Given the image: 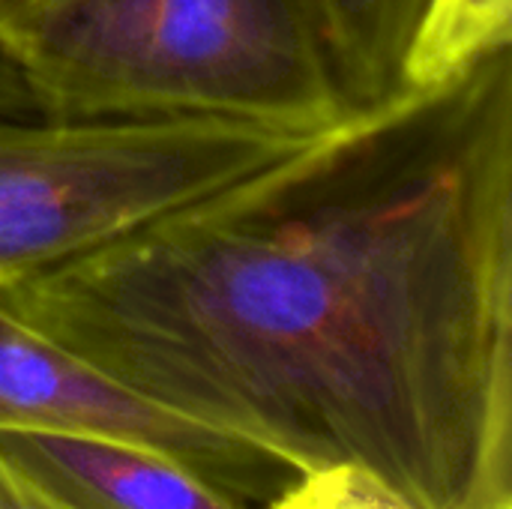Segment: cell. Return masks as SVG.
Wrapping results in <instances>:
<instances>
[{
    "label": "cell",
    "instance_id": "obj_5",
    "mask_svg": "<svg viewBox=\"0 0 512 509\" xmlns=\"http://www.w3.org/2000/svg\"><path fill=\"white\" fill-rule=\"evenodd\" d=\"M0 459L60 509H246L180 462L120 438L0 429Z\"/></svg>",
    "mask_w": 512,
    "mask_h": 509
},
{
    "label": "cell",
    "instance_id": "obj_4",
    "mask_svg": "<svg viewBox=\"0 0 512 509\" xmlns=\"http://www.w3.org/2000/svg\"><path fill=\"white\" fill-rule=\"evenodd\" d=\"M0 429H57L156 450L222 495L267 504L300 471L276 453L192 423L105 378L0 312Z\"/></svg>",
    "mask_w": 512,
    "mask_h": 509
},
{
    "label": "cell",
    "instance_id": "obj_11",
    "mask_svg": "<svg viewBox=\"0 0 512 509\" xmlns=\"http://www.w3.org/2000/svg\"><path fill=\"white\" fill-rule=\"evenodd\" d=\"M0 509H60L0 459Z\"/></svg>",
    "mask_w": 512,
    "mask_h": 509
},
{
    "label": "cell",
    "instance_id": "obj_9",
    "mask_svg": "<svg viewBox=\"0 0 512 509\" xmlns=\"http://www.w3.org/2000/svg\"><path fill=\"white\" fill-rule=\"evenodd\" d=\"M54 3L57 0H0V51L12 54Z\"/></svg>",
    "mask_w": 512,
    "mask_h": 509
},
{
    "label": "cell",
    "instance_id": "obj_10",
    "mask_svg": "<svg viewBox=\"0 0 512 509\" xmlns=\"http://www.w3.org/2000/svg\"><path fill=\"white\" fill-rule=\"evenodd\" d=\"M0 117H39L36 99L9 54L0 51Z\"/></svg>",
    "mask_w": 512,
    "mask_h": 509
},
{
    "label": "cell",
    "instance_id": "obj_7",
    "mask_svg": "<svg viewBox=\"0 0 512 509\" xmlns=\"http://www.w3.org/2000/svg\"><path fill=\"white\" fill-rule=\"evenodd\" d=\"M510 39L512 0H426L402 60V93L438 87Z\"/></svg>",
    "mask_w": 512,
    "mask_h": 509
},
{
    "label": "cell",
    "instance_id": "obj_6",
    "mask_svg": "<svg viewBox=\"0 0 512 509\" xmlns=\"http://www.w3.org/2000/svg\"><path fill=\"white\" fill-rule=\"evenodd\" d=\"M348 108L369 111L402 93V60L426 0H315Z\"/></svg>",
    "mask_w": 512,
    "mask_h": 509
},
{
    "label": "cell",
    "instance_id": "obj_3",
    "mask_svg": "<svg viewBox=\"0 0 512 509\" xmlns=\"http://www.w3.org/2000/svg\"><path fill=\"white\" fill-rule=\"evenodd\" d=\"M315 135L216 117H0V288L156 222Z\"/></svg>",
    "mask_w": 512,
    "mask_h": 509
},
{
    "label": "cell",
    "instance_id": "obj_1",
    "mask_svg": "<svg viewBox=\"0 0 512 509\" xmlns=\"http://www.w3.org/2000/svg\"><path fill=\"white\" fill-rule=\"evenodd\" d=\"M0 312L300 474L512 509V51L3 285Z\"/></svg>",
    "mask_w": 512,
    "mask_h": 509
},
{
    "label": "cell",
    "instance_id": "obj_8",
    "mask_svg": "<svg viewBox=\"0 0 512 509\" xmlns=\"http://www.w3.org/2000/svg\"><path fill=\"white\" fill-rule=\"evenodd\" d=\"M264 509H420L357 465L303 471Z\"/></svg>",
    "mask_w": 512,
    "mask_h": 509
},
{
    "label": "cell",
    "instance_id": "obj_2",
    "mask_svg": "<svg viewBox=\"0 0 512 509\" xmlns=\"http://www.w3.org/2000/svg\"><path fill=\"white\" fill-rule=\"evenodd\" d=\"M9 57L51 120L324 132L354 114L315 0H57Z\"/></svg>",
    "mask_w": 512,
    "mask_h": 509
}]
</instances>
